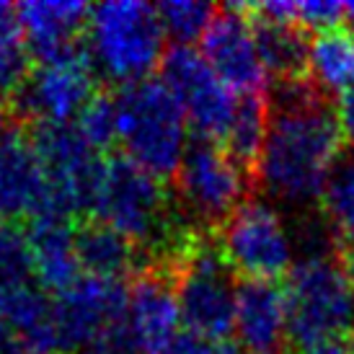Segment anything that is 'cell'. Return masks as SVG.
I'll list each match as a JSON object with an SVG mask.
<instances>
[{
    "instance_id": "36",
    "label": "cell",
    "mask_w": 354,
    "mask_h": 354,
    "mask_svg": "<svg viewBox=\"0 0 354 354\" xmlns=\"http://www.w3.org/2000/svg\"><path fill=\"white\" fill-rule=\"evenodd\" d=\"M352 277H354V269H352Z\"/></svg>"
},
{
    "instance_id": "29",
    "label": "cell",
    "mask_w": 354,
    "mask_h": 354,
    "mask_svg": "<svg viewBox=\"0 0 354 354\" xmlns=\"http://www.w3.org/2000/svg\"><path fill=\"white\" fill-rule=\"evenodd\" d=\"M344 24V3L334 0H305L297 3V26L310 29L315 34L339 29Z\"/></svg>"
},
{
    "instance_id": "30",
    "label": "cell",
    "mask_w": 354,
    "mask_h": 354,
    "mask_svg": "<svg viewBox=\"0 0 354 354\" xmlns=\"http://www.w3.org/2000/svg\"><path fill=\"white\" fill-rule=\"evenodd\" d=\"M150 354H241V349L233 342H212L192 331H178L174 339H168L166 344Z\"/></svg>"
},
{
    "instance_id": "9",
    "label": "cell",
    "mask_w": 354,
    "mask_h": 354,
    "mask_svg": "<svg viewBox=\"0 0 354 354\" xmlns=\"http://www.w3.org/2000/svg\"><path fill=\"white\" fill-rule=\"evenodd\" d=\"M178 207L202 225H223L246 202L248 168L220 142L197 140L176 171Z\"/></svg>"
},
{
    "instance_id": "32",
    "label": "cell",
    "mask_w": 354,
    "mask_h": 354,
    "mask_svg": "<svg viewBox=\"0 0 354 354\" xmlns=\"http://www.w3.org/2000/svg\"><path fill=\"white\" fill-rule=\"evenodd\" d=\"M334 114H336L339 132H342V140H346V142L354 148V88H349L336 96Z\"/></svg>"
},
{
    "instance_id": "16",
    "label": "cell",
    "mask_w": 354,
    "mask_h": 354,
    "mask_svg": "<svg viewBox=\"0 0 354 354\" xmlns=\"http://www.w3.org/2000/svg\"><path fill=\"white\" fill-rule=\"evenodd\" d=\"M24 41L31 57L52 59L80 47L91 8L75 0H31L16 6Z\"/></svg>"
},
{
    "instance_id": "34",
    "label": "cell",
    "mask_w": 354,
    "mask_h": 354,
    "mask_svg": "<svg viewBox=\"0 0 354 354\" xmlns=\"http://www.w3.org/2000/svg\"><path fill=\"white\" fill-rule=\"evenodd\" d=\"M0 354H26L21 339L3 318H0Z\"/></svg>"
},
{
    "instance_id": "21",
    "label": "cell",
    "mask_w": 354,
    "mask_h": 354,
    "mask_svg": "<svg viewBox=\"0 0 354 354\" xmlns=\"http://www.w3.org/2000/svg\"><path fill=\"white\" fill-rule=\"evenodd\" d=\"M308 78L324 93H344L354 88V34L331 29L315 34L308 52Z\"/></svg>"
},
{
    "instance_id": "4",
    "label": "cell",
    "mask_w": 354,
    "mask_h": 354,
    "mask_svg": "<svg viewBox=\"0 0 354 354\" xmlns=\"http://www.w3.org/2000/svg\"><path fill=\"white\" fill-rule=\"evenodd\" d=\"M86 52L99 75L132 86L150 78L166 57V31L156 6L111 0L93 6L86 26Z\"/></svg>"
},
{
    "instance_id": "1",
    "label": "cell",
    "mask_w": 354,
    "mask_h": 354,
    "mask_svg": "<svg viewBox=\"0 0 354 354\" xmlns=\"http://www.w3.org/2000/svg\"><path fill=\"white\" fill-rule=\"evenodd\" d=\"M342 132L326 93L313 80H282L269 104V129L254 174L285 205L305 207L324 197L339 166Z\"/></svg>"
},
{
    "instance_id": "11",
    "label": "cell",
    "mask_w": 354,
    "mask_h": 354,
    "mask_svg": "<svg viewBox=\"0 0 354 354\" xmlns=\"http://www.w3.org/2000/svg\"><path fill=\"white\" fill-rule=\"evenodd\" d=\"M96 75L86 44H80L59 57L41 59L13 104L34 124H73L96 96Z\"/></svg>"
},
{
    "instance_id": "19",
    "label": "cell",
    "mask_w": 354,
    "mask_h": 354,
    "mask_svg": "<svg viewBox=\"0 0 354 354\" xmlns=\"http://www.w3.org/2000/svg\"><path fill=\"white\" fill-rule=\"evenodd\" d=\"M0 318L16 331L26 354H62L55 321V295L37 282L0 297Z\"/></svg>"
},
{
    "instance_id": "33",
    "label": "cell",
    "mask_w": 354,
    "mask_h": 354,
    "mask_svg": "<svg viewBox=\"0 0 354 354\" xmlns=\"http://www.w3.org/2000/svg\"><path fill=\"white\" fill-rule=\"evenodd\" d=\"M295 354H354V344L349 339H324V342L297 346Z\"/></svg>"
},
{
    "instance_id": "26",
    "label": "cell",
    "mask_w": 354,
    "mask_h": 354,
    "mask_svg": "<svg viewBox=\"0 0 354 354\" xmlns=\"http://www.w3.org/2000/svg\"><path fill=\"white\" fill-rule=\"evenodd\" d=\"M156 10L166 37L176 39V44L181 47H192V41L197 39L202 41L217 16L209 3H199V0H168V3H158Z\"/></svg>"
},
{
    "instance_id": "24",
    "label": "cell",
    "mask_w": 354,
    "mask_h": 354,
    "mask_svg": "<svg viewBox=\"0 0 354 354\" xmlns=\"http://www.w3.org/2000/svg\"><path fill=\"white\" fill-rule=\"evenodd\" d=\"M269 129V104L264 96H241L233 127L223 148L243 168H256Z\"/></svg>"
},
{
    "instance_id": "6",
    "label": "cell",
    "mask_w": 354,
    "mask_h": 354,
    "mask_svg": "<svg viewBox=\"0 0 354 354\" xmlns=\"http://www.w3.org/2000/svg\"><path fill=\"white\" fill-rule=\"evenodd\" d=\"M184 331L227 342L236 334V295L233 269L220 254V246L209 238L197 236L171 266Z\"/></svg>"
},
{
    "instance_id": "15",
    "label": "cell",
    "mask_w": 354,
    "mask_h": 354,
    "mask_svg": "<svg viewBox=\"0 0 354 354\" xmlns=\"http://www.w3.org/2000/svg\"><path fill=\"white\" fill-rule=\"evenodd\" d=\"M181 310H178L176 290L171 272L163 274L158 269H145L129 287L127 318L124 328L138 342L145 354L163 346L168 339L181 331Z\"/></svg>"
},
{
    "instance_id": "25",
    "label": "cell",
    "mask_w": 354,
    "mask_h": 354,
    "mask_svg": "<svg viewBox=\"0 0 354 354\" xmlns=\"http://www.w3.org/2000/svg\"><path fill=\"white\" fill-rule=\"evenodd\" d=\"M26 285H34L29 236L13 223H0V297Z\"/></svg>"
},
{
    "instance_id": "12",
    "label": "cell",
    "mask_w": 354,
    "mask_h": 354,
    "mask_svg": "<svg viewBox=\"0 0 354 354\" xmlns=\"http://www.w3.org/2000/svg\"><path fill=\"white\" fill-rule=\"evenodd\" d=\"M129 290L114 279L83 274L55 295V321L62 354H78L124 326Z\"/></svg>"
},
{
    "instance_id": "27",
    "label": "cell",
    "mask_w": 354,
    "mask_h": 354,
    "mask_svg": "<svg viewBox=\"0 0 354 354\" xmlns=\"http://www.w3.org/2000/svg\"><path fill=\"white\" fill-rule=\"evenodd\" d=\"M326 223L334 227L339 241L354 236V156L339 160L321 197Z\"/></svg>"
},
{
    "instance_id": "7",
    "label": "cell",
    "mask_w": 354,
    "mask_h": 354,
    "mask_svg": "<svg viewBox=\"0 0 354 354\" xmlns=\"http://www.w3.org/2000/svg\"><path fill=\"white\" fill-rule=\"evenodd\" d=\"M220 254L233 274L254 282H274L295 266V241L279 209L261 199H246L220 225Z\"/></svg>"
},
{
    "instance_id": "31",
    "label": "cell",
    "mask_w": 354,
    "mask_h": 354,
    "mask_svg": "<svg viewBox=\"0 0 354 354\" xmlns=\"http://www.w3.org/2000/svg\"><path fill=\"white\" fill-rule=\"evenodd\" d=\"M78 354H145V352H142L138 346V342L129 336L127 328L119 326L111 334L101 336L99 342H93V344L86 346V349Z\"/></svg>"
},
{
    "instance_id": "23",
    "label": "cell",
    "mask_w": 354,
    "mask_h": 354,
    "mask_svg": "<svg viewBox=\"0 0 354 354\" xmlns=\"http://www.w3.org/2000/svg\"><path fill=\"white\" fill-rule=\"evenodd\" d=\"M31 52L24 41L19 10L10 3H0V101H13L29 78Z\"/></svg>"
},
{
    "instance_id": "3",
    "label": "cell",
    "mask_w": 354,
    "mask_h": 354,
    "mask_svg": "<svg viewBox=\"0 0 354 354\" xmlns=\"http://www.w3.org/2000/svg\"><path fill=\"white\" fill-rule=\"evenodd\" d=\"M117 142L124 158L158 178L176 176L189 150V122L160 78L122 86L114 96Z\"/></svg>"
},
{
    "instance_id": "10",
    "label": "cell",
    "mask_w": 354,
    "mask_h": 354,
    "mask_svg": "<svg viewBox=\"0 0 354 354\" xmlns=\"http://www.w3.org/2000/svg\"><path fill=\"white\" fill-rule=\"evenodd\" d=\"M160 80L176 96L189 127L199 140L225 142L241 96L217 78L202 52L181 44L171 47L160 62Z\"/></svg>"
},
{
    "instance_id": "17",
    "label": "cell",
    "mask_w": 354,
    "mask_h": 354,
    "mask_svg": "<svg viewBox=\"0 0 354 354\" xmlns=\"http://www.w3.org/2000/svg\"><path fill=\"white\" fill-rule=\"evenodd\" d=\"M236 336L251 354H277L287 336V297L274 282L243 279L236 295Z\"/></svg>"
},
{
    "instance_id": "18",
    "label": "cell",
    "mask_w": 354,
    "mask_h": 354,
    "mask_svg": "<svg viewBox=\"0 0 354 354\" xmlns=\"http://www.w3.org/2000/svg\"><path fill=\"white\" fill-rule=\"evenodd\" d=\"M34 261V282L50 295H59L83 277L75 248V227L68 217L47 215L34 220L26 230Z\"/></svg>"
},
{
    "instance_id": "20",
    "label": "cell",
    "mask_w": 354,
    "mask_h": 354,
    "mask_svg": "<svg viewBox=\"0 0 354 354\" xmlns=\"http://www.w3.org/2000/svg\"><path fill=\"white\" fill-rule=\"evenodd\" d=\"M75 248L83 274L122 282L127 274L138 272L142 254L114 227L93 220L88 225L75 227Z\"/></svg>"
},
{
    "instance_id": "5",
    "label": "cell",
    "mask_w": 354,
    "mask_h": 354,
    "mask_svg": "<svg viewBox=\"0 0 354 354\" xmlns=\"http://www.w3.org/2000/svg\"><path fill=\"white\" fill-rule=\"evenodd\" d=\"M287 336L297 346L349 339L354 331V277L342 256L295 261L287 274Z\"/></svg>"
},
{
    "instance_id": "14",
    "label": "cell",
    "mask_w": 354,
    "mask_h": 354,
    "mask_svg": "<svg viewBox=\"0 0 354 354\" xmlns=\"http://www.w3.org/2000/svg\"><path fill=\"white\" fill-rule=\"evenodd\" d=\"M55 215L39 156L16 122L0 124V223Z\"/></svg>"
},
{
    "instance_id": "35",
    "label": "cell",
    "mask_w": 354,
    "mask_h": 354,
    "mask_svg": "<svg viewBox=\"0 0 354 354\" xmlns=\"http://www.w3.org/2000/svg\"><path fill=\"white\" fill-rule=\"evenodd\" d=\"M344 26L354 34V3H344Z\"/></svg>"
},
{
    "instance_id": "28",
    "label": "cell",
    "mask_w": 354,
    "mask_h": 354,
    "mask_svg": "<svg viewBox=\"0 0 354 354\" xmlns=\"http://www.w3.org/2000/svg\"><path fill=\"white\" fill-rule=\"evenodd\" d=\"M83 138L88 140L96 150L109 148L117 142V111H114V96L96 93L80 117L73 122Z\"/></svg>"
},
{
    "instance_id": "8",
    "label": "cell",
    "mask_w": 354,
    "mask_h": 354,
    "mask_svg": "<svg viewBox=\"0 0 354 354\" xmlns=\"http://www.w3.org/2000/svg\"><path fill=\"white\" fill-rule=\"evenodd\" d=\"M31 145L37 150L52 194L55 215L75 217L93 209L106 160L75 124H34Z\"/></svg>"
},
{
    "instance_id": "2",
    "label": "cell",
    "mask_w": 354,
    "mask_h": 354,
    "mask_svg": "<svg viewBox=\"0 0 354 354\" xmlns=\"http://www.w3.org/2000/svg\"><path fill=\"white\" fill-rule=\"evenodd\" d=\"M163 181L127 158H109L91 215L114 227L140 254L174 266L197 238Z\"/></svg>"
},
{
    "instance_id": "13",
    "label": "cell",
    "mask_w": 354,
    "mask_h": 354,
    "mask_svg": "<svg viewBox=\"0 0 354 354\" xmlns=\"http://www.w3.org/2000/svg\"><path fill=\"white\" fill-rule=\"evenodd\" d=\"M202 57L215 70V75L238 96H264L269 73H266L259 44H256L254 21L246 6H227L215 16L212 26L202 37Z\"/></svg>"
},
{
    "instance_id": "22",
    "label": "cell",
    "mask_w": 354,
    "mask_h": 354,
    "mask_svg": "<svg viewBox=\"0 0 354 354\" xmlns=\"http://www.w3.org/2000/svg\"><path fill=\"white\" fill-rule=\"evenodd\" d=\"M254 21L259 55L269 75L282 80H295L308 75V52L310 41L305 39V31L295 24H269L261 19Z\"/></svg>"
}]
</instances>
